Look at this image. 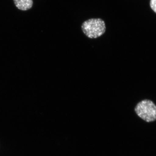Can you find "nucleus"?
Segmentation results:
<instances>
[{"label": "nucleus", "mask_w": 156, "mask_h": 156, "mask_svg": "<svg viewBox=\"0 0 156 156\" xmlns=\"http://www.w3.org/2000/svg\"><path fill=\"white\" fill-rule=\"evenodd\" d=\"M81 29L85 35L90 39H96L105 33V22L101 18H91L82 23Z\"/></svg>", "instance_id": "obj_1"}, {"label": "nucleus", "mask_w": 156, "mask_h": 156, "mask_svg": "<svg viewBox=\"0 0 156 156\" xmlns=\"http://www.w3.org/2000/svg\"><path fill=\"white\" fill-rule=\"evenodd\" d=\"M134 110L138 116L147 122L156 120V106L151 101H142L136 105Z\"/></svg>", "instance_id": "obj_2"}, {"label": "nucleus", "mask_w": 156, "mask_h": 156, "mask_svg": "<svg viewBox=\"0 0 156 156\" xmlns=\"http://www.w3.org/2000/svg\"><path fill=\"white\" fill-rule=\"evenodd\" d=\"M15 6L21 11H26L31 9L33 5V0H13Z\"/></svg>", "instance_id": "obj_3"}, {"label": "nucleus", "mask_w": 156, "mask_h": 156, "mask_svg": "<svg viewBox=\"0 0 156 156\" xmlns=\"http://www.w3.org/2000/svg\"><path fill=\"white\" fill-rule=\"evenodd\" d=\"M150 5L151 9L156 13V0H151Z\"/></svg>", "instance_id": "obj_4"}]
</instances>
